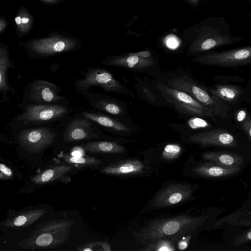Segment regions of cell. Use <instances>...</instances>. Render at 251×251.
<instances>
[{"mask_svg":"<svg viewBox=\"0 0 251 251\" xmlns=\"http://www.w3.org/2000/svg\"><path fill=\"white\" fill-rule=\"evenodd\" d=\"M29 21V19L27 18H23L22 19V24H26Z\"/></svg>","mask_w":251,"mask_h":251,"instance_id":"37","label":"cell"},{"mask_svg":"<svg viewBox=\"0 0 251 251\" xmlns=\"http://www.w3.org/2000/svg\"><path fill=\"white\" fill-rule=\"evenodd\" d=\"M81 147L85 151L93 153L117 154L126 151L122 145L109 141H92L83 143Z\"/></svg>","mask_w":251,"mask_h":251,"instance_id":"21","label":"cell"},{"mask_svg":"<svg viewBox=\"0 0 251 251\" xmlns=\"http://www.w3.org/2000/svg\"><path fill=\"white\" fill-rule=\"evenodd\" d=\"M174 242L172 241L167 239H162L155 241L150 244L146 245V248L143 249L144 251H175Z\"/></svg>","mask_w":251,"mask_h":251,"instance_id":"28","label":"cell"},{"mask_svg":"<svg viewBox=\"0 0 251 251\" xmlns=\"http://www.w3.org/2000/svg\"><path fill=\"white\" fill-rule=\"evenodd\" d=\"M246 117V112L244 110L238 111L236 116V119L238 122H242L245 120Z\"/></svg>","mask_w":251,"mask_h":251,"instance_id":"35","label":"cell"},{"mask_svg":"<svg viewBox=\"0 0 251 251\" xmlns=\"http://www.w3.org/2000/svg\"><path fill=\"white\" fill-rule=\"evenodd\" d=\"M251 60V47L213 52L193 59L194 62L207 65L236 67L248 64Z\"/></svg>","mask_w":251,"mask_h":251,"instance_id":"7","label":"cell"},{"mask_svg":"<svg viewBox=\"0 0 251 251\" xmlns=\"http://www.w3.org/2000/svg\"><path fill=\"white\" fill-rule=\"evenodd\" d=\"M189 0L192 3H196L198 2L199 0Z\"/></svg>","mask_w":251,"mask_h":251,"instance_id":"39","label":"cell"},{"mask_svg":"<svg viewBox=\"0 0 251 251\" xmlns=\"http://www.w3.org/2000/svg\"><path fill=\"white\" fill-rule=\"evenodd\" d=\"M68 112L67 107L60 104H34L26 107L18 120L25 122H43L58 119Z\"/></svg>","mask_w":251,"mask_h":251,"instance_id":"9","label":"cell"},{"mask_svg":"<svg viewBox=\"0 0 251 251\" xmlns=\"http://www.w3.org/2000/svg\"><path fill=\"white\" fill-rule=\"evenodd\" d=\"M189 141L203 147L235 148L238 146L237 140L232 134L219 128L192 134L189 137Z\"/></svg>","mask_w":251,"mask_h":251,"instance_id":"10","label":"cell"},{"mask_svg":"<svg viewBox=\"0 0 251 251\" xmlns=\"http://www.w3.org/2000/svg\"><path fill=\"white\" fill-rule=\"evenodd\" d=\"M108 66H117L134 70H140L151 66L153 60L151 57L145 58L129 53L126 55L111 56L101 62Z\"/></svg>","mask_w":251,"mask_h":251,"instance_id":"16","label":"cell"},{"mask_svg":"<svg viewBox=\"0 0 251 251\" xmlns=\"http://www.w3.org/2000/svg\"><path fill=\"white\" fill-rule=\"evenodd\" d=\"M83 77L75 81L76 90L85 94L91 87L99 86L106 92L129 95L134 97L133 93L116 79L108 71L99 68H88L83 73Z\"/></svg>","mask_w":251,"mask_h":251,"instance_id":"4","label":"cell"},{"mask_svg":"<svg viewBox=\"0 0 251 251\" xmlns=\"http://www.w3.org/2000/svg\"><path fill=\"white\" fill-rule=\"evenodd\" d=\"M196 186V184L175 181L164 184L153 196L149 208L160 210L187 201L192 199Z\"/></svg>","mask_w":251,"mask_h":251,"instance_id":"5","label":"cell"},{"mask_svg":"<svg viewBox=\"0 0 251 251\" xmlns=\"http://www.w3.org/2000/svg\"><path fill=\"white\" fill-rule=\"evenodd\" d=\"M207 90L226 104L235 103L242 92L239 87L229 85H218L214 88H207Z\"/></svg>","mask_w":251,"mask_h":251,"instance_id":"23","label":"cell"},{"mask_svg":"<svg viewBox=\"0 0 251 251\" xmlns=\"http://www.w3.org/2000/svg\"><path fill=\"white\" fill-rule=\"evenodd\" d=\"M187 125L192 129L204 128L210 126L208 123L198 116L189 119L187 121Z\"/></svg>","mask_w":251,"mask_h":251,"instance_id":"30","label":"cell"},{"mask_svg":"<svg viewBox=\"0 0 251 251\" xmlns=\"http://www.w3.org/2000/svg\"><path fill=\"white\" fill-rule=\"evenodd\" d=\"M63 159L68 164L77 168L97 165L101 163V161L92 156H74L64 155Z\"/></svg>","mask_w":251,"mask_h":251,"instance_id":"25","label":"cell"},{"mask_svg":"<svg viewBox=\"0 0 251 251\" xmlns=\"http://www.w3.org/2000/svg\"><path fill=\"white\" fill-rule=\"evenodd\" d=\"M74 224L73 221L65 219L47 222L35 229L25 247L30 249L58 247L69 239Z\"/></svg>","mask_w":251,"mask_h":251,"instance_id":"2","label":"cell"},{"mask_svg":"<svg viewBox=\"0 0 251 251\" xmlns=\"http://www.w3.org/2000/svg\"><path fill=\"white\" fill-rule=\"evenodd\" d=\"M168 86L182 91L198 100L212 111L215 117L227 116V104L217 97L212 95L204 88L186 76H180L168 81Z\"/></svg>","mask_w":251,"mask_h":251,"instance_id":"3","label":"cell"},{"mask_svg":"<svg viewBox=\"0 0 251 251\" xmlns=\"http://www.w3.org/2000/svg\"><path fill=\"white\" fill-rule=\"evenodd\" d=\"M79 251H110L111 250L110 245L104 242H91L84 244L79 247Z\"/></svg>","mask_w":251,"mask_h":251,"instance_id":"29","label":"cell"},{"mask_svg":"<svg viewBox=\"0 0 251 251\" xmlns=\"http://www.w3.org/2000/svg\"><path fill=\"white\" fill-rule=\"evenodd\" d=\"M83 117L99 125L116 134H125L131 132L129 127L116 119L107 115L90 111L82 112Z\"/></svg>","mask_w":251,"mask_h":251,"instance_id":"19","label":"cell"},{"mask_svg":"<svg viewBox=\"0 0 251 251\" xmlns=\"http://www.w3.org/2000/svg\"><path fill=\"white\" fill-rule=\"evenodd\" d=\"M47 213L43 209H36L26 211L12 219L7 220L3 225L8 227H20L28 226Z\"/></svg>","mask_w":251,"mask_h":251,"instance_id":"24","label":"cell"},{"mask_svg":"<svg viewBox=\"0 0 251 251\" xmlns=\"http://www.w3.org/2000/svg\"><path fill=\"white\" fill-rule=\"evenodd\" d=\"M157 88L166 101L181 113L198 117H215L211 110L187 93L160 83Z\"/></svg>","mask_w":251,"mask_h":251,"instance_id":"6","label":"cell"},{"mask_svg":"<svg viewBox=\"0 0 251 251\" xmlns=\"http://www.w3.org/2000/svg\"><path fill=\"white\" fill-rule=\"evenodd\" d=\"M60 87L44 80H37L32 85L30 97L44 104H56L64 101L65 98L59 94Z\"/></svg>","mask_w":251,"mask_h":251,"instance_id":"14","label":"cell"},{"mask_svg":"<svg viewBox=\"0 0 251 251\" xmlns=\"http://www.w3.org/2000/svg\"><path fill=\"white\" fill-rule=\"evenodd\" d=\"M210 220V215L206 214L196 216L184 214L153 219L141 228L135 236L141 244L145 245L162 239L175 243L204 229Z\"/></svg>","mask_w":251,"mask_h":251,"instance_id":"1","label":"cell"},{"mask_svg":"<svg viewBox=\"0 0 251 251\" xmlns=\"http://www.w3.org/2000/svg\"><path fill=\"white\" fill-rule=\"evenodd\" d=\"M182 152V148L179 144H168L162 149L159 161L163 164L173 162L180 156Z\"/></svg>","mask_w":251,"mask_h":251,"instance_id":"26","label":"cell"},{"mask_svg":"<svg viewBox=\"0 0 251 251\" xmlns=\"http://www.w3.org/2000/svg\"><path fill=\"white\" fill-rule=\"evenodd\" d=\"M98 129L94 123L85 118H75L68 124L64 133V140L75 142L100 137Z\"/></svg>","mask_w":251,"mask_h":251,"instance_id":"11","label":"cell"},{"mask_svg":"<svg viewBox=\"0 0 251 251\" xmlns=\"http://www.w3.org/2000/svg\"><path fill=\"white\" fill-rule=\"evenodd\" d=\"M243 127L244 130L247 132V134H248V136L250 138L251 136V121L249 120L248 121H247L245 122H244L243 125Z\"/></svg>","mask_w":251,"mask_h":251,"instance_id":"34","label":"cell"},{"mask_svg":"<svg viewBox=\"0 0 251 251\" xmlns=\"http://www.w3.org/2000/svg\"><path fill=\"white\" fill-rule=\"evenodd\" d=\"M149 168L137 159H126L109 164L103 167V174L120 176H136L147 173Z\"/></svg>","mask_w":251,"mask_h":251,"instance_id":"15","label":"cell"},{"mask_svg":"<svg viewBox=\"0 0 251 251\" xmlns=\"http://www.w3.org/2000/svg\"><path fill=\"white\" fill-rule=\"evenodd\" d=\"M10 63L6 53L0 50V90L7 89L6 73L9 67Z\"/></svg>","mask_w":251,"mask_h":251,"instance_id":"27","label":"cell"},{"mask_svg":"<svg viewBox=\"0 0 251 251\" xmlns=\"http://www.w3.org/2000/svg\"><path fill=\"white\" fill-rule=\"evenodd\" d=\"M72 169L73 166L68 164L53 166L36 175L32 180L37 184L50 182L65 176Z\"/></svg>","mask_w":251,"mask_h":251,"instance_id":"22","label":"cell"},{"mask_svg":"<svg viewBox=\"0 0 251 251\" xmlns=\"http://www.w3.org/2000/svg\"><path fill=\"white\" fill-rule=\"evenodd\" d=\"M251 230L250 229L248 231H245L242 234L237 236L235 239V244L238 245L250 241L251 239Z\"/></svg>","mask_w":251,"mask_h":251,"instance_id":"31","label":"cell"},{"mask_svg":"<svg viewBox=\"0 0 251 251\" xmlns=\"http://www.w3.org/2000/svg\"><path fill=\"white\" fill-rule=\"evenodd\" d=\"M189 176L204 178H224L234 176L241 171V167H226L207 161L197 163L187 169Z\"/></svg>","mask_w":251,"mask_h":251,"instance_id":"12","label":"cell"},{"mask_svg":"<svg viewBox=\"0 0 251 251\" xmlns=\"http://www.w3.org/2000/svg\"><path fill=\"white\" fill-rule=\"evenodd\" d=\"M44 0L46 2H49V3H53V2L57 1L58 0Z\"/></svg>","mask_w":251,"mask_h":251,"instance_id":"38","label":"cell"},{"mask_svg":"<svg viewBox=\"0 0 251 251\" xmlns=\"http://www.w3.org/2000/svg\"><path fill=\"white\" fill-rule=\"evenodd\" d=\"M13 172L5 165L0 163V179H9L13 176Z\"/></svg>","mask_w":251,"mask_h":251,"instance_id":"32","label":"cell"},{"mask_svg":"<svg viewBox=\"0 0 251 251\" xmlns=\"http://www.w3.org/2000/svg\"><path fill=\"white\" fill-rule=\"evenodd\" d=\"M84 95L94 109L116 116L127 115L126 108L123 103L113 98L87 92Z\"/></svg>","mask_w":251,"mask_h":251,"instance_id":"17","label":"cell"},{"mask_svg":"<svg viewBox=\"0 0 251 251\" xmlns=\"http://www.w3.org/2000/svg\"><path fill=\"white\" fill-rule=\"evenodd\" d=\"M201 158L205 161L226 167H241L244 162L242 155L229 151L204 152Z\"/></svg>","mask_w":251,"mask_h":251,"instance_id":"20","label":"cell"},{"mask_svg":"<svg viewBox=\"0 0 251 251\" xmlns=\"http://www.w3.org/2000/svg\"><path fill=\"white\" fill-rule=\"evenodd\" d=\"M234 40L220 33H209L197 38L189 49L192 53L204 51L215 47L232 44Z\"/></svg>","mask_w":251,"mask_h":251,"instance_id":"18","label":"cell"},{"mask_svg":"<svg viewBox=\"0 0 251 251\" xmlns=\"http://www.w3.org/2000/svg\"><path fill=\"white\" fill-rule=\"evenodd\" d=\"M15 21L18 25L22 24V19L20 17H17L15 18Z\"/></svg>","mask_w":251,"mask_h":251,"instance_id":"36","label":"cell"},{"mask_svg":"<svg viewBox=\"0 0 251 251\" xmlns=\"http://www.w3.org/2000/svg\"><path fill=\"white\" fill-rule=\"evenodd\" d=\"M55 134L46 127L25 129L18 136L20 144L28 151L39 152L53 143Z\"/></svg>","mask_w":251,"mask_h":251,"instance_id":"8","label":"cell"},{"mask_svg":"<svg viewBox=\"0 0 251 251\" xmlns=\"http://www.w3.org/2000/svg\"><path fill=\"white\" fill-rule=\"evenodd\" d=\"M192 235H188L182 238L178 241L177 248L179 250H185L188 246V241Z\"/></svg>","mask_w":251,"mask_h":251,"instance_id":"33","label":"cell"},{"mask_svg":"<svg viewBox=\"0 0 251 251\" xmlns=\"http://www.w3.org/2000/svg\"><path fill=\"white\" fill-rule=\"evenodd\" d=\"M78 42L75 39L61 36H55L42 39L33 44V50L44 54L63 53L76 48Z\"/></svg>","mask_w":251,"mask_h":251,"instance_id":"13","label":"cell"}]
</instances>
